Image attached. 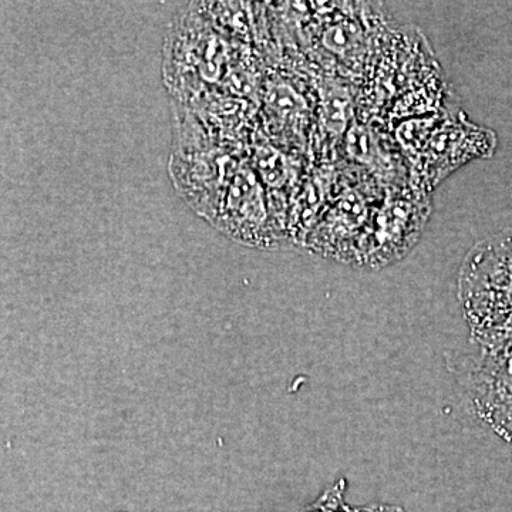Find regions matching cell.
I'll use <instances>...</instances> for the list:
<instances>
[{"label": "cell", "mask_w": 512, "mask_h": 512, "mask_svg": "<svg viewBox=\"0 0 512 512\" xmlns=\"http://www.w3.org/2000/svg\"><path fill=\"white\" fill-rule=\"evenodd\" d=\"M464 369L478 419L512 444V338L497 348H476Z\"/></svg>", "instance_id": "7a4b0ae2"}, {"label": "cell", "mask_w": 512, "mask_h": 512, "mask_svg": "<svg viewBox=\"0 0 512 512\" xmlns=\"http://www.w3.org/2000/svg\"><path fill=\"white\" fill-rule=\"evenodd\" d=\"M345 481H340L332 490L328 491L318 504L313 505L309 512H356L348 507L343 501V491H345Z\"/></svg>", "instance_id": "3957f363"}, {"label": "cell", "mask_w": 512, "mask_h": 512, "mask_svg": "<svg viewBox=\"0 0 512 512\" xmlns=\"http://www.w3.org/2000/svg\"><path fill=\"white\" fill-rule=\"evenodd\" d=\"M458 296L474 348H497L512 338V228L468 252L458 275Z\"/></svg>", "instance_id": "6da1fadb"}]
</instances>
